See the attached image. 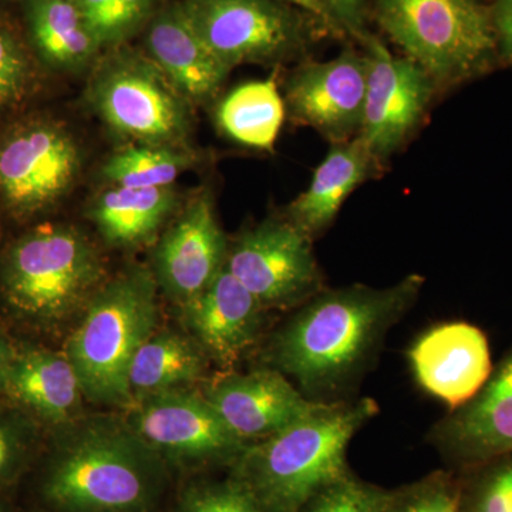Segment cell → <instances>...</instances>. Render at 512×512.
<instances>
[{
	"instance_id": "1",
	"label": "cell",
	"mask_w": 512,
	"mask_h": 512,
	"mask_svg": "<svg viewBox=\"0 0 512 512\" xmlns=\"http://www.w3.org/2000/svg\"><path fill=\"white\" fill-rule=\"evenodd\" d=\"M424 288L419 274L384 288H323L266 339L264 365L274 367L316 403L355 399L390 330Z\"/></svg>"
},
{
	"instance_id": "2",
	"label": "cell",
	"mask_w": 512,
	"mask_h": 512,
	"mask_svg": "<svg viewBox=\"0 0 512 512\" xmlns=\"http://www.w3.org/2000/svg\"><path fill=\"white\" fill-rule=\"evenodd\" d=\"M46 512H157L173 471L124 414H83L47 433L35 466Z\"/></svg>"
},
{
	"instance_id": "3",
	"label": "cell",
	"mask_w": 512,
	"mask_h": 512,
	"mask_svg": "<svg viewBox=\"0 0 512 512\" xmlns=\"http://www.w3.org/2000/svg\"><path fill=\"white\" fill-rule=\"evenodd\" d=\"M379 412L372 397L318 403L275 436L248 444L228 471L261 512H301L320 491L352 473L349 444Z\"/></svg>"
},
{
	"instance_id": "4",
	"label": "cell",
	"mask_w": 512,
	"mask_h": 512,
	"mask_svg": "<svg viewBox=\"0 0 512 512\" xmlns=\"http://www.w3.org/2000/svg\"><path fill=\"white\" fill-rule=\"evenodd\" d=\"M107 279L99 248L73 225L45 222L0 252V301L35 335L72 330Z\"/></svg>"
},
{
	"instance_id": "5",
	"label": "cell",
	"mask_w": 512,
	"mask_h": 512,
	"mask_svg": "<svg viewBox=\"0 0 512 512\" xmlns=\"http://www.w3.org/2000/svg\"><path fill=\"white\" fill-rule=\"evenodd\" d=\"M158 286L151 269L130 266L107 279L67 336L87 402L128 410V375L138 349L158 325Z\"/></svg>"
},
{
	"instance_id": "6",
	"label": "cell",
	"mask_w": 512,
	"mask_h": 512,
	"mask_svg": "<svg viewBox=\"0 0 512 512\" xmlns=\"http://www.w3.org/2000/svg\"><path fill=\"white\" fill-rule=\"evenodd\" d=\"M375 12L437 89L470 82L500 62L491 10L481 0H375Z\"/></svg>"
},
{
	"instance_id": "7",
	"label": "cell",
	"mask_w": 512,
	"mask_h": 512,
	"mask_svg": "<svg viewBox=\"0 0 512 512\" xmlns=\"http://www.w3.org/2000/svg\"><path fill=\"white\" fill-rule=\"evenodd\" d=\"M94 113L114 133L148 146L185 148L191 103L150 57L121 50L97 64L86 89Z\"/></svg>"
},
{
	"instance_id": "8",
	"label": "cell",
	"mask_w": 512,
	"mask_h": 512,
	"mask_svg": "<svg viewBox=\"0 0 512 512\" xmlns=\"http://www.w3.org/2000/svg\"><path fill=\"white\" fill-rule=\"evenodd\" d=\"M124 416L173 473L229 470L248 447L195 387L143 397Z\"/></svg>"
},
{
	"instance_id": "9",
	"label": "cell",
	"mask_w": 512,
	"mask_h": 512,
	"mask_svg": "<svg viewBox=\"0 0 512 512\" xmlns=\"http://www.w3.org/2000/svg\"><path fill=\"white\" fill-rule=\"evenodd\" d=\"M82 164L79 144L62 124L19 121L0 134V200L13 217H36L69 194Z\"/></svg>"
},
{
	"instance_id": "10",
	"label": "cell",
	"mask_w": 512,
	"mask_h": 512,
	"mask_svg": "<svg viewBox=\"0 0 512 512\" xmlns=\"http://www.w3.org/2000/svg\"><path fill=\"white\" fill-rule=\"evenodd\" d=\"M312 242L285 215L266 218L234 239L225 266L265 311L295 309L325 288Z\"/></svg>"
},
{
	"instance_id": "11",
	"label": "cell",
	"mask_w": 512,
	"mask_h": 512,
	"mask_svg": "<svg viewBox=\"0 0 512 512\" xmlns=\"http://www.w3.org/2000/svg\"><path fill=\"white\" fill-rule=\"evenodd\" d=\"M185 18L229 70L244 63H279L308 43L305 23L275 0H184Z\"/></svg>"
},
{
	"instance_id": "12",
	"label": "cell",
	"mask_w": 512,
	"mask_h": 512,
	"mask_svg": "<svg viewBox=\"0 0 512 512\" xmlns=\"http://www.w3.org/2000/svg\"><path fill=\"white\" fill-rule=\"evenodd\" d=\"M367 59V86L360 140L382 163L409 140L429 107L436 83L407 56L396 57L382 40L360 43Z\"/></svg>"
},
{
	"instance_id": "13",
	"label": "cell",
	"mask_w": 512,
	"mask_h": 512,
	"mask_svg": "<svg viewBox=\"0 0 512 512\" xmlns=\"http://www.w3.org/2000/svg\"><path fill=\"white\" fill-rule=\"evenodd\" d=\"M366 86L365 53L345 49L326 62L302 63L286 82L285 109L296 123L342 143L359 136Z\"/></svg>"
},
{
	"instance_id": "14",
	"label": "cell",
	"mask_w": 512,
	"mask_h": 512,
	"mask_svg": "<svg viewBox=\"0 0 512 512\" xmlns=\"http://www.w3.org/2000/svg\"><path fill=\"white\" fill-rule=\"evenodd\" d=\"M228 247L212 195L201 191L157 239L151 272L158 289L178 306L191 301L220 274Z\"/></svg>"
},
{
	"instance_id": "15",
	"label": "cell",
	"mask_w": 512,
	"mask_h": 512,
	"mask_svg": "<svg viewBox=\"0 0 512 512\" xmlns=\"http://www.w3.org/2000/svg\"><path fill=\"white\" fill-rule=\"evenodd\" d=\"M427 440L453 471L512 454V342L476 396L436 421Z\"/></svg>"
},
{
	"instance_id": "16",
	"label": "cell",
	"mask_w": 512,
	"mask_h": 512,
	"mask_svg": "<svg viewBox=\"0 0 512 512\" xmlns=\"http://www.w3.org/2000/svg\"><path fill=\"white\" fill-rule=\"evenodd\" d=\"M202 394L239 439L252 444L285 430L316 407L274 367L222 370L202 383Z\"/></svg>"
},
{
	"instance_id": "17",
	"label": "cell",
	"mask_w": 512,
	"mask_h": 512,
	"mask_svg": "<svg viewBox=\"0 0 512 512\" xmlns=\"http://www.w3.org/2000/svg\"><path fill=\"white\" fill-rule=\"evenodd\" d=\"M414 380L447 412L476 396L493 372L490 342L483 329L447 322L421 333L407 350Z\"/></svg>"
},
{
	"instance_id": "18",
	"label": "cell",
	"mask_w": 512,
	"mask_h": 512,
	"mask_svg": "<svg viewBox=\"0 0 512 512\" xmlns=\"http://www.w3.org/2000/svg\"><path fill=\"white\" fill-rule=\"evenodd\" d=\"M180 308L188 335L222 370L234 369L258 345L268 312L227 266Z\"/></svg>"
},
{
	"instance_id": "19",
	"label": "cell",
	"mask_w": 512,
	"mask_h": 512,
	"mask_svg": "<svg viewBox=\"0 0 512 512\" xmlns=\"http://www.w3.org/2000/svg\"><path fill=\"white\" fill-rule=\"evenodd\" d=\"M2 397L30 414L47 433L83 416L86 400L79 376L63 352L19 339Z\"/></svg>"
},
{
	"instance_id": "20",
	"label": "cell",
	"mask_w": 512,
	"mask_h": 512,
	"mask_svg": "<svg viewBox=\"0 0 512 512\" xmlns=\"http://www.w3.org/2000/svg\"><path fill=\"white\" fill-rule=\"evenodd\" d=\"M147 49L148 57L190 103L212 99L231 72L192 29L181 5L154 18L148 29Z\"/></svg>"
},
{
	"instance_id": "21",
	"label": "cell",
	"mask_w": 512,
	"mask_h": 512,
	"mask_svg": "<svg viewBox=\"0 0 512 512\" xmlns=\"http://www.w3.org/2000/svg\"><path fill=\"white\" fill-rule=\"evenodd\" d=\"M380 165L360 137L332 143L311 184L289 204L285 217L312 239L319 237L338 217L353 191L375 177Z\"/></svg>"
},
{
	"instance_id": "22",
	"label": "cell",
	"mask_w": 512,
	"mask_h": 512,
	"mask_svg": "<svg viewBox=\"0 0 512 512\" xmlns=\"http://www.w3.org/2000/svg\"><path fill=\"white\" fill-rule=\"evenodd\" d=\"M173 187L126 188L111 185L90 205L89 218L110 247L136 249L156 244L177 210Z\"/></svg>"
},
{
	"instance_id": "23",
	"label": "cell",
	"mask_w": 512,
	"mask_h": 512,
	"mask_svg": "<svg viewBox=\"0 0 512 512\" xmlns=\"http://www.w3.org/2000/svg\"><path fill=\"white\" fill-rule=\"evenodd\" d=\"M210 363L197 340L188 333L157 328L131 363L128 375L131 404L153 394L190 389L207 382Z\"/></svg>"
},
{
	"instance_id": "24",
	"label": "cell",
	"mask_w": 512,
	"mask_h": 512,
	"mask_svg": "<svg viewBox=\"0 0 512 512\" xmlns=\"http://www.w3.org/2000/svg\"><path fill=\"white\" fill-rule=\"evenodd\" d=\"M30 36L50 67L76 73L100 49L74 0H29Z\"/></svg>"
},
{
	"instance_id": "25",
	"label": "cell",
	"mask_w": 512,
	"mask_h": 512,
	"mask_svg": "<svg viewBox=\"0 0 512 512\" xmlns=\"http://www.w3.org/2000/svg\"><path fill=\"white\" fill-rule=\"evenodd\" d=\"M217 124L235 143L271 150L285 120V101L275 80L235 87L220 101Z\"/></svg>"
},
{
	"instance_id": "26",
	"label": "cell",
	"mask_w": 512,
	"mask_h": 512,
	"mask_svg": "<svg viewBox=\"0 0 512 512\" xmlns=\"http://www.w3.org/2000/svg\"><path fill=\"white\" fill-rule=\"evenodd\" d=\"M194 156L185 148L137 144L121 148L103 165V177L111 185L126 188L173 187L191 167Z\"/></svg>"
},
{
	"instance_id": "27",
	"label": "cell",
	"mask_w": 512,
	"mask_h": 512,
	"mask_svg": "<svg viewBox=\"0 0 512 512\" xmlns=\"http://www.w3.org/2000/svg\"><path fill=\"white\" fill-rule=\"evenodd\" d=\"M46 439L42 424L0 397V494L35 468Z\"/></svg>"
},
{
	"instance_id": "28",
	"label": "cell",
	"mask_w": 512,
	"mask_h": 512,
	"mask_svg": "<svg viewBox=\"0 0 512 512\" xmlns=\"http://www.w3.org/2000/svg\"><path fill=\"white\" fill-rule=\"evenodd\" d=\"M456 473L460 512H512V454Z\"/></svg>"
},
{
	"instance_id": "29",
	"label": "cell",
	"mask_w": 512,
	"mask_h": 512,
	"mask_svg": "<svg viewBox=\"0 0 512 512\" xmlns=\"http://www.w3.org/2000/svg\"><path fill=\"white\" fill-rule=\"evenodd\" d=\"M380 512H460L456 471L437 470L414 483L384 490Z\"/></svg>"
},
{
	"instance_id": "30",
	"label": "cell",
	"mask_w": 512,
	"mask_h": 512,
	"mask_svg": "<svg viewBox=\"0 0 512 512\" xmlns=\"http://www.w3.org/2000/svg\"><path fill=\"white\" fill-rule=\"evenodd\" d=\"M173 512H261L245 485L232 476H191L177 491Z\"/></svg>"
},
{
	"instance_id": "31",
	"label": "cell",
	"mask_w": 512,
	"mask_h": 512,
	"mask_svg": "<svg viewBox=\"0 0 512 512\" xmlns=\"http://www.w3.org/2000/svg\"><path fill=\"white\" fill-rule=\"evenodd\" d=\"M99 46L114 45L140 28L154 0H74Z\"/></svg>"
},
{
	"instance_id": "32",
	"label": "cell",
	"mask_w": 512,
	"mask_h": 512,
	"mask_svg": "<svg viewBox=\"0 0 512 512\" xmlns=\"http://www.w3.org/2000/svg\"><path fill=\"white\" fill-rule=\"evenodd\" d=\"M33 66L25 47L0 26V114L22 103L32 87Z\"/></svg>"
},
{
	"instance_id": "33",
	"label": "cell",
	"mask_w": 512,
	"mask_h": 512,
	"mask_svg": "<svg viewBox=\"0 0 512 512\" xmlns=\"http://www.w3.org/2000/svg\"><path fill=\"white\" fill-rule=\"evenodd\" d=\"M384 490L350 473L320 491L301 512H380Z\"/></svg>"
},
{
	"instance_id": "34",
	"label": "cell",
	"mask_w": 512,
	"mask_h": 512,
	"mask_svg": "<svg viewBox=\"0 0 512 512\" xmlns=\"http://www.w3.org/2000/svg\"><path fill=\"white\" fill-rule=\"evenodd\" d=\"M313 18L330 32L362 43L366 29V0H308Z\"/></svg>"
},
{
	"instance_id": "35",
	"label": "cell",
	"mask_w": 512,
	"mask_h": 512,
	"mask_svg": "<svg viewBox=\"0 0 512 512\" xmlns=\"http://www.w3.org/2000/svg\"><path fill=\"white\" fill-rule=\"evenodd\" d=\"M490 10L497 37L498 60L512 66V0H495Z\"/></svg>"
},
{
	"instance_id": "36",
	"label": "cell",
	"mask_w": 512,
	"mask_h": 512,
	"mask_svg": "<svg viewBox=\"0 0 512 512\" xmlns=\"http://www.w3.org/2000/svg\"><path fill=\"white\" fill-rule=\"evenodd\" d=\"M15 352V339L9 335L8 329L0 320V397L5 390L6 377H8L10 363Z\"/></svg>"
},
{
	"instance_id": "37",
	"label": "cell",
	"mask_w": 512,
	"mask_h": 512,
	"mask_svg": "<svg viewBox=\"0 0 512 512\" xmlns=\"http://www.w3.org/2000/svg\"><path fill=\"white\" fill-rule=\"evenodd\" d=\"M286 2L292 3V5L298 6L305 10L306 13L313 16L311 5H309L308 0H286Z\"/></svg>"
},
{
	"instance_id": "38",
	"label": "cell",
	"mask_w": 512,
	"mask_h": 512,
	"mask_svg": "<svg viewBox=\"0 0 512 512\" xmlns=\"http://www.w3.org/2000/svg\"><path fill=\"white\" fill-rule=\"evenodd\" d=\"M0 512H15L12 507H10V504L8 501L5 500V498L2 497V494H0Z\"/></svg>"
},
{
	"instance_id": "39",
	"label": "cell",
	"mask_w": 512,
	"mask_h": 512,
	"mask_svg": "<svg viewBox=\"0 0 512 512\" xmlns=\"http://www.w3.org/2000/svg\"><path fill=\"white\" fill-rule=\"evenodd\" d=\"M0 237H2V225H0Z\"/></svg>"
}]
</instances>
